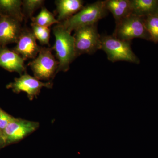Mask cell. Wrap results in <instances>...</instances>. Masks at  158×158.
Listing matches in <instances>:
<instances>
[{
  "label": "cell",
  "instance_id": "11",
  "mask_svg": "<svg viewBox=\"0 0 158 158\" xmlns=\"http://www.w3.org/2000/svg\"><path fill=\"white\" fill-rule=\"evenodd\" d=\"M25 61L22 57L9 49L6 46H0V67L10 72L17 73L21 76L26 73Z\"/></svg>",
  "mask_w": 158,
  "mask_h": 158
},
{
  "label": "cell",
  "instance_id": "6",
  "mask_svg": "<svg viewBox=\"0 0 158 158\" xmlns=\"http://www.w3.org/2000/svg\"><path fill=\"white\" fill-rule=\"evenodd\" d=\"M52 51V48L41 47L38 56L29 62L34 77L39 81H49L57 73L59 63Z\"/></svg>",
  "mask_w": 158,
  "mask_h": 158
},
{
  "label": "cell",
  "instance_id": "5",
  "mask_svg": "<svg viewBox=\"0 0 158 158\" xmlns=\"http://www.w3.org/2000/svg\"><path fill=\"white\" fill-rule=\"evenodd\" d=\"M74 32L76 58L83 54L92 55L101 48V36L98 31L97 24L79 28Z\"/></svg>",
  "mask_w": 158,
  "mask_h": 158
},
{
  "label": "cell",
  "instance_id": "2",
  "mask_svg": "<svg viewBox=\"0 0 158 158\" xmlns=\"http://www.w3.org/2000/svg\"><path fill=\"white\" fill-rule=\"evenodd\" d=\"M108 11L106 1H97L84 6L76 14L60 23L71 33L79 28L97 24L107 15Z\"/></svg>",
  "mask_w": 158,
  "mask_h": 158
},
{
  "label": "cell",
  "instance_id": "22",
  "mask_svg": "<svg viewBox=\"0 0 158 158\" xmlns=\"http://www.w3.org/2000/svg\"><path fill=\"white\" fill-rule=\"evenodd\" d=\"M156 14H157L158 15V10H157V11Z\"/></svg>",
  "mask_w": 158,
  "mask_h": 158
},
{
  "label": "cell",
  "instance_id": "3",
  "mask_svg": "<svg viewBox=\"0 0 158 158\" xmlns=\"http://www.w3.org/2000/svg\"><path fill=\"white\" fill-rule=\"evenodd\" d=\"M101 40V50L104 51L111 62L125 61L140 64V59L132 50L130 41L118 39L113 35L102 36Z\"/></svg>",
  "mask_w": 158,
  "mask_h": 158
},
{
  "label": "cell",
  "instance_id": "9",
  "mask_svg": "<svg viewBox=\"0 0 158 158\" xmlns=\"http://www.w3.org/2000/svg\"><path fill=\"white\" fill-rule=\"evenodd\" d=\"M41 47L37 44V39L32 30L25 27L23 28L17 44L11 50L26 60L35 59Z\"/></svg>",
  "mask_w": 158,
  "mask_h": 158
},
{
  "label": "cell",
  "instance_id": "20",
  "mask_svg": "<svg viewBox=\"0 0 158 158\" xmlns=\"http://www.w3.org/2000/svg\"><path fill=\"white\" fill-rule=\"evenodd\" d=\"M13 117L0 108V132L2 134Z\"/></svg>",
  "mask_w": 158,
  "mask_h": 158
},
{
  "label": "cell",
  "instance_id": "8",
  "mask_svg": "<svg viewBox=\"0 0 158 158\" xmlns=\"http://www.w3.org/2000/svg\"><path fill=\"white\" fill-rule=\"evenodd\" d=\"M39 123L13 117L2 133L6 145L22 140L38 129Z\"/></svg>",
  "mask_w": 158,
  "mask_h": 158
},
{
  "label": "cell",
  "instance_id": "17",
  "mask_svg": "<svg viewBox=\"0 0 158 158\" xmlns=\"http://www.w3.org/2000/svg\"><path fill=\"white\" fill-rule=\"evenodd\" d=\"M44 0H24L22 1V11L24 19L27 20L33 17L35 11L44 7Z\"/></svg>",
  "mask_w": 158,
  "mask_h": 158
},
{
  "label": "cell",
  "instance_id": "7",
  "mask_svg": "<svg viewBox=\"0 0 158 158\" xmlns=\"http://www.w3.org/2000/svg\"><path fill=\"white\" fill-rule=\"evenodd\" d=\"M52 82L43 83L27 72L19 77L15 78L14 82L9 83L6 86V88L11 89L14 93L25 92L31 101L33 100L34 98L37 97L43 88H52Z\"/></svg>",
  "mask_w": 158,
  "mask_h": 158
},
{
  "label": "cell",
  "instance_id": "13",
  "mask_svg": "<svg viewBox=\"0 0 158 158\" xmlns=\"http://www.w3.org/2000/svg\"><path fill=\"white\" fill-rule=\"evenodd\" d=\"M0 16L11 18L21 23L24 19L22 1L0 0Z\"/></svg>",
  "mask_w": 158,
  "mask_h": 158
},
{
  "label": "cell",
  "instance_id": "1",
  "mask_svg": "<svg viewBox=\"0 0 158 158\" xmlns=\"http://www.w3.org/2000/svg\"><path fill=\"white\" fill-rule=\"evenodd\" d=\"M55 42L52 48L56 52V56L59 65L57 73L66 72L69 69L71 63L76 59L74 39L61 23L57 24L53 28Z\"/></svg>",
  "mask_w": 158,
  "mask_h": 158
},
{
  "label": "cell",
  "instance_id": "12",
  "mask_svg": "<svg viewBox=\"0 0 158 158\" xmlns=\"http://www.w3.org/2000/svg\"><path fill=\"white\" fill-rule=\"evenodd\" d=\"M57 20L62 23L76 14L84 7L82 0H57L55 1Z\"/></svg>",
  "mask_w": 158,
  "mask_h": 158
},
{
  "label": "cell",
  "instance_id": "21",
  "mask_svg": "<svg viewBox=\"0 0 158 158\" xmlns=\"http://www.w3.org/2000/svg\"><path fill=\"white\" fill-rule=\"evenodd\" d=\"M6 141H5L2 134L0 132V149L2 148L4 146H6Z\"/></svg>",
  "mask_w": 158,
  "mask_h": 158
},
{
  "label": "cell",
  "instance_id": "19",
  "mask_svg": "<svg viewBox=\"0 0 158 158\" xmlns=\"http://www.w3.org/2000/svg\"><path fill=\"white\" fill-rule=\"evenodd\" d=\"M145 27L151 38V41L158 43V15L155 14L144 17Z\"/></svg>",
  "mask_w": 158,
  "mask_h": 158
},
{
  "label": "cell",
  "instance_id": "4",
  "mask_svg": "<svg viewBox=\"0 0 158 158\" xmlns=\"http://www.w3.org/2000/svg\"><path fill=\"white\" fill-rule=\"evenodd\" d=\"M113 36L125 41L135 38L151 41L150 35L145 27L144 17L131 14L116 23Z\"/></svg>",
  "mask_w": 158,
  "mask_h": 158
},
{
  "label": "cell",
  "instance_id": "16",
  "mask_svg": "<svg viewBox=\"0 0 158 158\" xmlns=\"http://www.w3.org/2000/svg\"><path fill=\"white\" fill-rule=\"evenodd\" d=\"M31 20L32 23L45 27H49L54 24L59 23L54 14L44 6L41 8L39 14L36 17H32Z\"/></svg>",
  "mask_w": 158,
  "mask_h": 158
},
{
  "label": "cell",
  "instance_id": "14",
  "mask_svg": "<svg viewBox=\"0 0 158 158\" xmlns=\"http://www.w3.org/2000/svg\"><path fill=\"white\" fill-rule=\"evenodd\" d=\"M106 7L113 14L116 24L131 14V0H106Z\"/></svg>",
  "mask_w": 158,
  "mask_h": 158
},
{
  "label": "cell",
  "instance_id": "18",
  "mask_svg": "<svg viewBox=\"0 0 158 158\" xmlns=\"http://www.w3.org/2000/svg\"><path fill=\"white\" fill-rule=\"evenodd\" d=\"M31 30L36 39L42 45L50 46V29L49 27H41L34 23H31Z\"/></svg>",
  "mask_w": 158,
  "mask_h": 158
},
{
  "label": "cell",
  "instance_id": "15",
  "mask_svg": "<svg viewBox=\"0 0 158 158\" xmlns=\"http://www.w3.org/2000/svg\"><path fill=\"white\" fill-rule=\"evenodd\" d=\"M131 14L145 17L156 14L158 0H131Z\"/></svg>",
  "mask_w": 158,
  "mask_h": 158
},
{
  "label": "cell",
  "instance_id": "10",
  "mask_svg": "<svg viewBox=\"0 0 158 158\" xmlns=\"http://www.w3.org/2000/svg\"><path fill=\"white\" fill-rule=\"evenodd\" d=\"M22 29L17 20L0 16V46L17 43Z\"/></svg>",
  "mask_w": 158,
  "mask_h": 158
}]
</instances>
